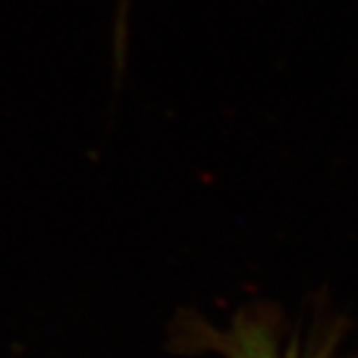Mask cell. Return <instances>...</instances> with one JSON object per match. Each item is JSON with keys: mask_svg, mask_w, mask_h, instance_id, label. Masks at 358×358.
Segmentation results:
<instances>
[{"mask_svg": "<svg viewBox=\"0 0 358 358\" xmlns=\"http://www.w3.org/2000/svg\"><path fill=\"white\" fill-rule=\"evenodd\" d=\"M229 346L231 358H281L267 341L259 338L257 334L239 333Z\"/></svg>", "mask_w": 358, "mask_h": 358, "instance_id": "6da1fadb", "label": "cell"}]
</instances>
